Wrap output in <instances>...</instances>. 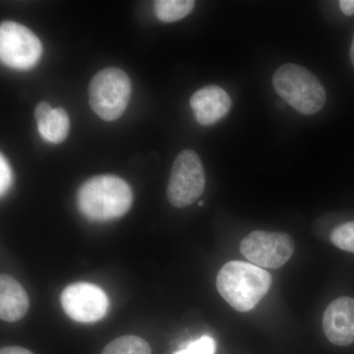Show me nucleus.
Wrapping results in <instances>:
<instances>
[{
	"instance_id": "21",
	"label": "nucleus",
	"mask_w": 354,
	"mask_h": 354,
	"mask_svg": "<svg viewBox=\"0 0 354 354\" xmlns=\"http://www.w3.org/2000/svg\"><path fill=\"white\" fill-rule=\"evenodd\" d=\"M199 206H203V205H204V202H199Z\"/></svg>"
},
{
	"instance_id": "20",
	"label": "nucleus",
	"mask_w": 354,
	"mask_h": 354,
	"mask_svg": "<svg viewBox=\"0 0 354 354\" xmlns=\"http://www.w3.org/2000/svg\"><path fill=\"white\" fill-rule=\"evenodd\" d=\"M349 55H351V64H353V65L354 66V36H353V43H351V53H349Z\"/></svg>"
},
{
	"instance_id": "9",
	"label": "nucleus",
	"mask_w": 354,
	"mask_h": 354,
	"mask_svg": "<svg viewBox=\"0 0 354 354\" xmlns=\"http://www.w3.org/2000/svg\"><path fill=\"white\" fill-rule=\"evenodd\" d=\"M326 337L335 346H349L354 342V299L342 297L328 306L323 317Z\"/></svg>"
},
{
	"instance_id": "14",
	"label": "nucleus",
	"mask_w": 354,
	"mask_h": 354,
	"mask_svg": "<svg viewBox=\"0 0 354 354\" xmlns=\"http://www.w3.org/2000/svg\"><path fill=\"white\" fill-rule=\"evenodd\" d=\"M101 354H152V351L142 337L123 335L109 342Z\"/></svg>"
},
{
	"instance_id": "11",
	"label": "nucleus",
	"mask_w": 354,
	"mask_h": 354,
	"mask_svg": "<svg viewBox=\"0 0 354 354\" xmlns=\"http://www.w3.org/2000/svg\"><path fill=\"white\" fill-rule=\"evenodd\" d=\"M35 118L39 133L46 142L60 144L68 136L70 120L64 109H53L48 102H41L35 109Z\"/></svg>"
},
{
	"instance_id": "16",
	"label": "nucleus",
	"mask_w": 354,
	"mask_h": 354,
	"mask_svg": "<svg viewBox=\"0 0 354 354\" xmlns=\"http://www.w3.org/2000/svg\"><path fill=\"white\" fill-rule=\"evenodd\" d=\"M216 344L214 337L203 335L196 341L191 342L186 348L177 351L174 354H215Z\"/></svg>"
},
{
	"instance_id": "5",
	"label": "nucleus",
	"mask_w": 354,
	"mask_h": 354,
	"mask_svg": "<svg viewBox=\"0 0 354 354\" xmlns=\"http://www.w3.org/2000/svg\"><path fill=\"white\" fill-rule=\"evenodd\" d=\"M43 55V44L25 26L13 21L0 25V60L14 70L26 71L36 66Z\"/></svg>"
},
{
	"instance_id": "6",
	"label": "nucleus",
	"mask_w": 354,
	"mask_h": 354,
	"mask_svg": "<svg viewBox=\"0 0 354 354\" xmlns=\"http://www.w3.org/2000/svg\"><path fill=\"white\" fill-rule=\"evenodd\" d=\"M205 185L206 176L199 156L192 150L178 153L171 167L167 191L172 206H190L201 196Z\"/></svg>"
},
{
	"instance_id": "15",
	"label": "nucleus",
	"mask_w": 354,
	"mask_h": 354,
	"mask_svg": "<svg viewBox=\"0 0 354 354\" xmlns=\"http://www.w3.org/2000/svg\"><path fill=\"white\" fill-rule=\"evenodd\" d=\"M330 241L342 250L354 253V221L342 223L333 230Z\"/></svg>"
},
{
	"instance_id": "8",
	"label": "nucleus",
	"mask_w": 354,
	"mask_h": 354,
	"mask_svg": "<svg viewBox=\"0 0 354 354\" xmlns=\"http://www.w3.org/2000/svg\"><path fill=\"white\" fill-rule=\"evenodd\" d=\"M66 315L79 323H95L108 313V295L94 283L79 281L66 286L60 295Z\"/></svg>"
},
{
	"instance_id": "2",
	"label": "nucleus",
	"mask_w": 354,
	"mask_h": 354,
	"mask_svg": "<svg viewBox=\"0 0 354 354\" xmlns=\"http://www.w3.org/2000/svg\"><path fill=\"white\" fill-rule=\"evenodd\" d=\"M272 286V277L258 266L242 261L223 265L216 277V288L223 299L239 312L259 304Z\"/></svg>"
},
{
	"instance_id": "12",
	"label": "nucleus",
	"mask_w": 354,
	"mask_h": 354,
	"mask_svg": "<svg viewBox=\"0 0 354 354\" xmlns=\"http://www.w3.org/2000/svg\"><path fill=\"white\" fill-rule=\"evenodd\" d=\"M29 297L22 286L12 277H0V317L6 322H16L27 314Z\"/></svg>"
},
{
	"instance_id": "4",
	"label": "nucleus",
	"mask_w": 354,
	"mask_h": 354,
	"mask_svg": "<svg viewBox=\"0 0 354 354\" xmlns=\"http://www.w3.org/2000/svg\"><path fill=\"white\" fill-rule=\"evenodd\" d=\"M131 81L123 70L108 67L97 72L88 85V102L102 120H118L131 97Z\"/></svg>"
},
{
	"instance_id": "13",
	"label": "nucleus",
	"mask_w": 354,
	"mask_h": 354,
	"mask_svg": "<svg viewBox=\"0 0 354 354\" xmlns=\"http://www.w3.org/2000/svg\"><path fill=\"white\" fill-rule=\"evenodd\" d=\"M194 7L192 0H157L153 2V12L162 22L174 23L185 18Z\"/></svg>"
},
{
	"instance_id": "17",
	"label": "nucleus",
	"mask_w": 354,
	"mask_h": 354,
	"mask_svg": "<svg viewBox=\"0 0 354 354\" xmlns=\"http://www.w3.org/2000/svg\"><path fill=\"white\" fill-rule=\"evenodd\" d=\"M13 183V171L3 153L0 155V195L4 197Z\"/></svg>"
},
{
	"instance_id": "19",
	"label": "nucleus",
	"mask_w": 354,
	"mask_h": 354,
	"mask_svg": "<svg viewBox=\"0 0 354 354\" xmlns=\"http://www.w3.org/2000/svg\"><path fill=\"white\" fill-rule=\"evenodd\" d=\"M0 354H34L28 349L20 348V346H6L1 348Z\"/></svg>"
},
{
	"instance_id": "7",
	"label": "nucleus",
	"mask_w": 354,
	"mask_h": 354,
	"mask_svg": "<svg viewBox=\"0 0 354 354\" xmlns=\"http://www.w3.org/2000/svg\"><path fill=\"white\" fill-rule=\"evenodd\" d=\"M242 255L258 267L279 269L290 259L295 243L283 232L256 230L246 235L241 243Z\"/></svg>"
},
{
	"instance_id": "1",
	"label": "nucleus",
	"mask_w": 354,
	"mask_h": 354,
	"mask_svg": "<svg viewBox=\"0 0 354 354\" xmlns=\"http://www.w3.org/2000/svg\"><path fill=\"white\" fill-rule=\"evenodd\" d=\"M133 193L127 181L115 176H97L80 186L76 195L79 211L91 221L121 218L132 206Z\"/></svg>"
},
{
	"instance_id": "10",
	"label": "nucleus",
	"mask_w": 354,
	"mask_h": 354,
	"mask_svg": "<svg viewBox=\"0 0 354 354\" xmlns=\"http://www.w3.org/2000/svg\"><path fill=\"white\" fill-rule=\"evenodd\" d=\"M190 106L197 122L203 127H211L230 113L232 99L223 88L209 85L193 94Z\"/></svg>"
},
{
	"instance_id": "3",
	"label": "nucleus",
	"mask_w": 354,
	"mask_h": 354,
	"mask_svg": "<svg viewBox=\"0 0 354 354\" xmlns=\"http://www.w3.org/2000/svg\"><path fill=\"white\" fill-rule=\"evenodd\" d=\"M272 86L277 94L304 115L320 111L326 104L325 88L309 70L300 65H281L272 75Z\"/></svg>"
},
{
	"instance_id": "18",
	"label": "nucleus",
	"mask_w": 354,
	"mask_h": 354,
	"mask_svg": "<svg viewBox=\"0 0 354 354\" xmlns=\"http://www.w3.org/2000/svg\"><path fill=\"white\" fill-rule=\"evenodd\" d=\"M339 8L346 16L354 15V0H342L339 2Z\"/></svg>"
}]
</instances>
